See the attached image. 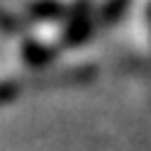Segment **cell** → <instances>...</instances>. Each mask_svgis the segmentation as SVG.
Segmentation results:
<instances>
[{
  "instance_id": "obj_1",
  "label": "cell",
  "mask_w": 151,
  "mask_h": 151,
  "mask_svg": "<svg viewBox=\"0 0 151 151\" xmlns=\"http://www.w3.org/2000/svg\"><path fill=\"white\" fill-rule=\"evenodd\" d=\"M10 95H12V90H10V88L0 86V102H5V98H10Z\"/></svg>"
}]
</instances>
